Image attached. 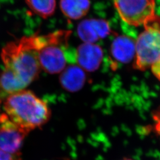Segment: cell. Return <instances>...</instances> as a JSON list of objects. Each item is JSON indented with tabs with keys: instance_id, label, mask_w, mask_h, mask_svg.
<instances>
[{
	"instance_id": "1",
	"label": "cell",
	"mask_w": 160,
	"mask_h": 160,
	"mask_svg": "<svg viewBox=\"0 0 160 160\" xmlns=\"http://www.w3.org/2000/svg\"><path fill=\"white\" fill-rule=\"evenodd\" d=\"M38 35L9 42L1 51L4 69L0 75V94L7 96L24 90L40 74Z\"/></svg>"
},
{
	"instance_id": "2",
	"label": "cell",
	"mask_w": 160,
	"mask_h": 160,
	"mask_svg": "<svg viewBox=\"0 0 160 160\" xmlns=\"http://www.w3.org/2000/svg\"><path fill=\"white\" fill-rule=\"evenodd\" d=\"M4 109V113L13 123L29 132L43 126L51 116L47 103L25 89L7 96Z\"/></svg>"
},
{
	"instance_id": "3",
	"label": "cell",
	"mask_w": 160,
	"mask_h": 160,
	"mask_svg": "<svg viewBox=\"0 0 160 160\" xmlns=\"http://www.w3.org/2000/svg\"><path fill=\"white\" fill-rule=\"evenodd\" d=\"M70 30H58L51 33L38 35V58L40 68L47 73H61L67 63Z\"/></svg>"
},
{
	"instance_id": "4",
	"label": "cell",
	"mask_w": 160,
	"mask_h": 160,
	"mask_svg": "<svg viewBox=\"0 0 160 160\" xmlns=\"http://www.w3.org/2000/svg\"><path fill=\"white\" fill-rule=\"evenodd\" d=\"M144 30L135 41L134 68L145 71L160 58V17L155 15L143 24Z\"/></svg>"
},
{
	"instance_id": "5",
	"label": "cell",
	"mask_w": 160,
	"mask_h": 160,
	"mask_svg": "<svg viewBox=\"0 0 160 160\" xmlns=\"http://www.w3.org/2000/svg\"><path fill=\"white\" fill-rule=\"evenodd\" d=\"M114 4L122 20L133 26L143 25L155 15V0H114Z\"/></svg>"
},
{
	"instance_id": "6",
	"label": "cell",
	"mask_w": 160,
	"mask_h": 160,
	"mask_svg": "<svg viewBox=\"0 0 160 160\" xmlns=\"http://www.w3.org/2000/svg\"><path fill=\"white\" fill-rule=\"evenodd\" d=\"M10 120L5 113L0 114V149L10 154H20L23 141L29 134Z\"/></svg>"
},
{
	"instance_id": "7",
	"label": "cell",
	"mask_w": 160,
	"mask_h": 160,
	"mask_svg": "<svg viewBox=\"0 0 160 160\" xmlns=\"http://www.w3.org/2000/svg\"><path fill=\"white\" fill-rule=\"evenodd\" d=\"M103 58L102 48L95 43H84L77 50L76 58L78 66L85 71H96L100 67Z\"/></svg>"
},
{
	"instance_id": "8",
	"label": "cell",
	"mask_w": 160,
	"mask_h": 160,
	"mask_svg": "<svg viewBox=\"0 0 160 160\" xmlns=\"http://www.w3.org/2000/svg\"><path fill=\"white\" fill-rule=\"evenodd\" d=\"M109 24L98 19H87L80 23L77 33L84 43H94L96 42L107 37L110 33Z\"/></svg>"
},
{
	"instance_id": "9",
	"label": "cell",
	"mask_w": 160,
	"mask_h": 160,
	"mask_svg": "<svg viewBox=\"0 0 160 160\" xmlns=\"http://www.w3.org/2000/svg\"><path fill=\"white\" fill-rule=\"evenodd\" d=\"M110 50L112 57L116 61L129 63L135 57V41L128 36H118L112 42Z\"/></svg>"
},
{
	"instance_id": "10",
	"label": "cell",
	"mask_w": 160,
	"mask_h": 160,
	"mask_svg": "<svg viewBox=\"0 0 160 160\" xmlns=\"http://www.w3.org/2000/svg\"><path fill=\"white\" fill-rule=\"evenodd\" d=\"M61 73L59 78L61 85L68 92H78L86 83L85 71L78 65L67 66Z\"/></svg>"
},
{
	"instance_id": "11",
	"label": "cell",
	"mask_w": 160,
	"mask_h": 160,
	"mask_svg": "<svg viewBox=\"0 0 160 160\" xmlns=\"http://www.w3.org/2000/svg\"><path fill=\"white\" fill-rule=\"evenodd\" d=\"M60 6L66 17L77 20L88 12L90 3L89 0H61Z\"/></svg>"
},
{
	"instance_id": "12",
	"label": "cell",
	"mask_w": 160,
	"mask_h": 160,
	"mask_svg": "<svg viewBox=\"0 0 160 160\" xmlns=\"http://www.w3.org/2000/svg\"><path fill=\"white\" fill-rule=\"evenodd\" d=\"M26 3L38 15L43 18L51 16L56 7V0H26Z\"/></svg>"
},
{
	"instance_id": "13",
	"label": "cell",
	"mask_w": 160,
	"mask_h": 160,
	"mask_svg": "<svg viewBox=\"0 0 160 160\" xmlns=\"http://www.w3.org/2000/svg\"><path fill=\"white\" fill-rule=\"evenodd\" d=\"M0 160H22L20 154H10L0 149Z\"/></svg>"
},
{
	"instance_id": "14",
	"label": "cell",
	"mask_w": 160,
	"mask_h": 160,
	"mask_svg": "<svg viewBox=\"0 0 160 160\" xmlns=\"http://www.w3.org/2000/svg\"><path fill=\"white\" fill-rule=\"evenodd\" d=\"M152 74L155 77L160 81V58L151 66Z\"/></svg>"
},
{
	"instance_id": "15",
	"label": "cell",
	"mask_w": 160,
	"mask_h": 160,
	"mask_svg": "<svg viewBox=\"0 0 160 160\" xmlns=\"http://www.w3.org/2000/svg\"><path fill=\"white\" fill-rule=\"evenodd\" d=\"M132 160V159H128V158H127V159H124V160Z\"/></svg>"
},
{
	"instance_id": "16",
	"label": "cell",
	"mask_w": 160,
	"mask_h": 160,
	"mask_svg": "<svg viewBox=\"0 0 160 160\" xmlns=\"http://www.w3.org/2000/svg\"><path fill=\"white\" fill-rule=\"evenodd\" d=\"M1 98H0V104H1Z\"/></svg>"
},
{
	"instance_id": "17",
	"label": "cell",
	"mask_w": 160,
	"mask_h": 160,
	"mask_svg": "<svg viewBox=\"0 0 160 160\" xmlns=\"http://www.w3.org/2000/svg\"></svg>"
}]
</instances>
